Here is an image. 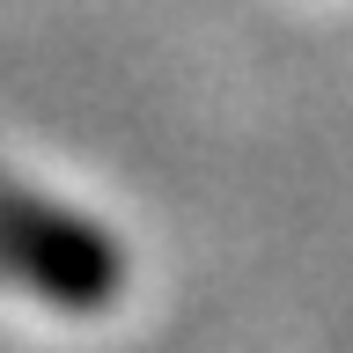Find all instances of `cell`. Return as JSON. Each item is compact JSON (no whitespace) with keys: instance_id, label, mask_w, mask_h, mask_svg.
<instances>
[{"instance_id":"1","label":"cell","mask_w":353,"mask_h":353,"mask_svg":"<svg viewBox=\"0 0 353 353\" xmlns=\"http://www.w3.org/2000/svg\"><path fill=\"white\" fill-rule=\"evenodd\" d=\"M0 265L59 309H103L125 287V258L103 243V228L8 184V170H0Z\"/></svg>"}]
</instances>
